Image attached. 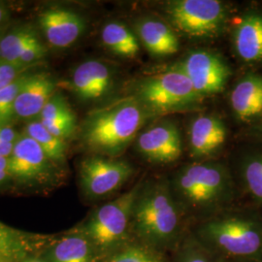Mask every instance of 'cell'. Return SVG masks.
Returning <instances> with one entry per match:
<instances>
[{"label":"cell","instance_id":"obj_1","mask_svg":"<svg viewBox=\"0 0 262 262\" xmlns=\"http://www.w3.org/2000/svg\"><path fill=\"white\" fill-rule=\"evenodd\" d=\"M168 180L184 216L201 221L231 208L239 191L232 171L215 159L187 163Z\"/></svg>","mask_w":262,"mask_h":262},{"label":"cell","instance_id":"obj_2","mask_svg":"<svg viewBox=\"0 0 262 262\" xmlns=\"http://www.w3.org/2000/svg\"><path fill=\"white\" fill-rule=\"evenodd\" d=\"M156 117L133 95L95 108L78 128L83 148L91 155L121 158L141 130Z\"/></svg>","mask_w":262,"mask_h":262},{"label":"cell","instance_id":"obj_3","mask_svg":"<svg viewBox=\"0 0 262 262\" xmlns=\"http://www.w3.org/2000/svg\"><path fill=\"white\" fill-rule=\"evenodd\" d=\"M183 219L168 178L142 181L131 217V234L136 241L161 253L176 250L184 237Z\"/></svg>","mask_w":262,"mask_h":262},{"label":"cell","instance_id":"obj_4","mask_svg":"<svg viewBox=\"0 0 262 262\" xmlns=\"http://www.w3.org/2000/svg\"><path fill=\"white\" fill-rule=\"evenodd\" d=\"M191 234L227 262L262 261V213L253 207L226 209L202 220Z\"/></svg>","mask_w":262,"mask_h":262},{"label":"cell","instance_id":"obj_5","mask_svg":"<svg viewBox=\"0 0 262 262\" xmlns=\"http://www.w3.org/2000/svg\"><path fill=\"white\" fill-rule=\"evenodd\" d=\"M156 117L197 110L204 97L197 93L189 79L172 67L158 75L141 78L132 94Z\"/></svg>","mask_w":262,"mask_h":262},{"label":"cell","instance_id":"obj_6","mask_svg":"<svg viewBox=\"0 0 262 262\" xmlns=\"http://www.w3.org/2000/svg\"><path fill=\"white\" fill-rule=\"evenodd\" d=\"M142 181L128 191L95 209L81 228L97 253H112L128 243L132 211Z\"/></svg>","mask_w":262,"mask_h":262},{"label":"cell","instance_id":"obj_7","mask_svg":"<svg viewBox=\"0 0 262 262\" xmlns=\"http://www.w3.org/2000/svg\"><path fill=\"white\" fill-rule=\"evenodd\" d=\"M165 20L177 33L192 39L221 36L229 20V12L217 0H172L162 6Z\"/></svg>","mask_w":262,"mask_h":262},{"label":"cell","instance_id":"obj_8","mask_svg":"<svg viewBox=\"0 0 262 262\" xmlns=\"http://www.w3.org/2000/svg\"><path fill=\"white\" fill-rule=\"evenodd\" d=\"M135 168L121 158L90 155L79 165L80 186L89 199L109 196L122 188L134 175Z\"/></svg>","mask_w":262,"mask_h":262},{"label":"cell","instance_id":"obj_9","mask_svg":"<svg viewBox=\"0 0 262 262\" xmlns=\"http://www.w3.org/2000/svg\"><path fill=\"white\" fill-rule=\"evenodd\" d=\"M174 67L187 76L204 98L222 93L232 75L230 66L223 56L205 49L188 52Z\"/></svg>","mask_w":262,"mask_h":262},{"label":"cell","instance_id":"obj_10","mask_svg":"<svg viewBox=\"0 0 262 262\" xmlns=\"http://www.w3.org/2000/svg\"><path fill=\"white\" fill-rule=\"evenodd\" d=\"M137 152L154 164H169L183 155L184 145L177 123L172 120H156L144 127L134 141Z\"/></svg>","mask_w":262,"mask_h":262},{"label":"cell","instance_id":"obj_11","mask_svg":"<svg viewBox=\"0 0 262 262\" xmlns=\"http://www.w3.org/2000/svg\"><path fill=\"white\" fill-rule=\"evenodd\" d=\"M116 82V71L111 64L90 59L76 67L66 88L84 102H96L112 93Z\"/></svg>","mask_w":262,"mask_h":262},{"label":"cell","instance_id":"obj_12","mask_svg":"<svg viewBox=\"0 0 262 262\" xmlns=\"http://www.w3.org/2000/svg\"><path fill=\"white\" fill-rule=\"evenodd\" d=\"M187 138L189 155L194 161L213 160L225 149L228 128L220 116L202 114L190 122Z\"/></svg>","mask_w":262,"mask_h":262},{"label":"cell","instance_id":"obj_13","mask_svg":"<svg viewBox=\"0 0 262 262\" xmlns=\"http://www.w3.org/2000/svg\"><path fill=\"white\" fill-rule=\"evenodd\" d=\"M11 178L21 183H40L54 174L56 165L37 143L24 134L16 142L8 159Z\"/></svg>","mask_w":262,"mask_h":262},{"label":"cell","instance_id":"obj_14","mask_svg":"<svg viewBox=\"0 0 262 262\" xmlns=\"http://www.w3.org/2000/svg\"><path fill=\"white\" fill-rule=\"evenodd\" d=\"M229 104L236 122L248 129L262 122V73L249 71L235 83Z\"/></svg>","mask_w":262,"mask_h":262},{"label":"cell","instance_id":"obj_15","mask_svg":"<svg viewBox=\"0 0 262 262\" xmlns=\"http://www.w3.org/2000/svg\"><path fill=\"white\" fill-rule=\"evenodd\" d=\"M38 21L49 44L57 49L74 45L86 28L85 19L81 14L61 7L44 10Z\"/></svg>","mask_w":262,"mask_h":262},{"label":"cell","instance_id":"obj_16","mask_svg":"<svg viewBox=\"0 0 262 262\" xmlns=\"http://www.w3.org/2000/svg\"><path fill=\"white\" fill-rule=\"evenodd\" d=\"M231 43L236 56L247 64H262V11L246 10L235 21Z\"/></svg>","mask_w":262,"mask_h":262},{"label":"cell","instance_id":"obj_17","mask_svg":"<svg viewBox=\"0 0 262 262\" xmlns=\"http://www.w3.org/2000/svg\"><path fill=\"white\" fill-rule=\"evenodd\" d=\"M134 32L151 56L163 57L179 52L178 33L165 19L152 15L141 16L134 23Z\"/></svg>","mask_w":262,"mask_h":262},{"label":"cell","instance_id":"obj_18","mask_svg":"<svg viewBox=\"0 0 262 262\" xmlns=\"http://www.w3.org/2000/svg\"><path fill=\"white\" fill-rule=\"evenodd\" d=\"M250 144L241 150L233 176L238 189L262 213V142L251 140Z\"/></svg>","mask_w":262,"mask_h":262},{"label":"cell","instance_id":"obj_19","mask_svg":"<svg viewBox=\"0 0 262 262\" xmlns=\"http://www.w3.org/2000/svg\"><path fill=\"white\" fill-rule=\"evenodd\" d=\"M57 84L47 73L29 74L15 101V116L19 119L38 118L56 93Z\"/></svg>","mask_w":262,"mask_h":262},{"label":"cell","instance_id":"obj_20","mask_svg":"<svg viewBox=\"0 0 262 262\" xmlns=\"http://www.w3.org/2000/svg\"><path fill=\"white\" fill-rule=\"evenodd\" d=\"M53 242V237L21 231L0 222V257L19 262Z\"/></svg>","mask_w":262,"mask_h":262},{"label":"cell","instance_id":"obj_21","mask_svg":"<svg viewBox=\"0 0 262 262\" xmlns=\"http://www.w3.org/2000/svg\"><path fill=\"white\" fill-rule=\"evenodd\" d=\"M97 252L82 229L56 240L50 250L51 262H95Z\"/></svg>","mask_w":262,"mask_h":262},{"label":"cell","instance_id":"obj_22","mask_svg":"<svg viewBox=\"0 0 262 262\" xmlns=\"http://www.w3.org/2000/svg\"><path fill=\"white\" fill-rule=\"evenodd\" d=\"M101 42L109 52L133 59L140 53V42L134 30L121 21H109L101 29Z\"/></svg>","mask_w":262,"mask_h":262},{"label":"cell","instance_id":"obj_23","mask_svg":"<svg viewBox=\"0 0 262 262\" xmlns=\"http://www.w3.org/2000/svg\"><path fill=\"white\" fill-rule=\"evenodd\" d=\"M25 134L35 141L49 159L56 164H61L66 161V141L53 135L37 119L28 122Z\"/></svg>","mask_w":262,"mask_h":262},{"label":"cell","instance_id":"obj_24","mask_svg":"<svg viewBox=\"0 0 262 262\" xmlns=\"http://www.w3.org/2000/svg\"><path fill=\"white\" fill-rule=\"evenodd\" d=\"M36 37L37 34L33 28L20 27L12 30L0 40V59L19 66L23 52Z\"/></svg>","mask_w":262,"mask_h":262},{"label":"cell","instance_id":"obj_25","mask_svg":"<svg viewBox=\"0 0 262 262\" xmlns=\"http://www.w3.org/2000/svg\"><path fill=\"white\" fill-rule=\"evenodd\" d=\"M164 253L138 241L128 242L111 253L105 262H166Z\"/></svg>","mask_w":262,"mask_h":262},{"label":"cell","instance_id":"obj_26","mask_svg":"<svg viewBox=\"0 0 262 262\" xmlns=\"http://www.w3.org/2000/svg\"><path fill=\"white\" fill-rule=\"evenodd\" d=\"M175 253V262H227L207 249L191 233L183 237Z\"/></svg>","mask_w":262,"mask_h":262},{"label":"cell","instance_id":"obj_27","mask_svg":"<svg viewBox=\"0 0 262 262\" xmlns=\"http://www.w3.org/2000/svg\"><path fill=\"white\" fill-rule=\"evenodd\" d=\"M37 120L42 123L77 124L75 113L71 109L66 97L57 92L45 105Z\"/></svg>","mask_w":262,"mask_h":262},{"label":"cell","instance_id":"obj_28","mask_svg":"<svg viewBox=\"0 0 262 262\" xmlns=\"http://www.w3.org/2000/svg\"><path fill=\"white\" fill-rule=\"evenodd\" d=\"M29 74L25 73L0 91V126L9 125L16 119L15 101Z\"/></svg>","mask_w":262,"mask_h":262},{"label":"cell","instance_id":"obj_29","mask_svg":"<svg viewBox=\"0 0 262 262\" xmlns=\"http://www.w3.org/2000/svg\"><path fill=\"white\" fill-rule=\"evenodd\" d=\"M46 53L47 49L44 46V44L38 39V37L34 38L23 52L21 56L19 57V66L25 68L32 66L36 63L38 60L43 58Z\"/></svg>","mask_w":262,"mask_h":262},{"label":"cell","instance_id":"obj_30","mask_svg":"<svg viewBox=\"0 0 262 262\" xmlns=\"http://www.w3.org/2000/svg\"><path fill=\"white\" fill-rule=\"evenodd\" d=\"M25 67L0 59V91L12 84L23 74Z\"/></svg>","mask_w":262,"mask_h":262},{"label":"cell","instance_id":"obj_31","mask_svg":"<svg viewBox=\"0 0 262 262\" xmlns=\"http://www.w3.org/2000/svg\"><path fill=\"white\" fill-rule=\"evenodd\" d=\"M20 135L15 129H13L10 125L0 126V140L6 143L16 144L19 140Z\"/></svg>","mask_w":262,"mask_h":262},{"label":"cell","instance_id":"obj_32","mask_svg":"<svg viewBox=\"0 0 262 262\" xmlns=\"http://www.w3.org/2000/svg\"><path fill=\"white\" fill-rule=\"evenodd\" d=\"M11 179L9 172V162L8 159L0 157V185L7 182Z\"/></svg>","mask_w":262,"mask_h":262},{"label":"cell","instance_id":"obj_33","mask_svg":"<svg viewBox=\"0 0 262 262\" xmlns=\"http://www.w3.org/2000/svg\"><path fill=\"white\" fill-rule=\"evenodd\" d=\"M246 136L250 138V140L261 141L262 142V122L246 129Z\"/></svg>","mask_w":262,"mask_h":262},{"label":"cell","instance_id":"obj_34","mask_svg":"<svg viewBox=\"0 0 262 262\" xmlns=\"http://www.w3.org/2000/svg\"><path fill=\"white\" fill-rule=\"evenodd\" d=\"M15 144H11V143H6L3 141L0 140V157H4L9 159L13 149H14Z\"/></svg>","mask_w":262,"mask_h":262},{"label":"cell","instance_id":"obj_35","mask_svg":"<svg viewBox=\"0 0 262 262\" xmlns=\"http://www.w3.org/2000/svg\"><path fill=\"white\" fill-rule=\"evenodd\" d=\"M6 18V10L4 8V6L0 3V25L5 20Z\"/></svg>","mask_w":262,"mask_h":262},{"label":"cell","instance_id":"obj_36","mask_svg":"<svg viewBox=\"0 0 262 262\" xmlns=\"http://www.w3.org/2000/svg\"><path fill=\"white\" fill-rule=\"evenodd\" d=\"M19 262H46L44 261L43 259H41V258H38V257H35V256H29L28 258H26V259H24V260H21V261Z\"/></svg>","mask_w":262,"mask_h":262},{"label":"cell","instance_id":"obj_37","mask_svg":"<svg viewBox=\"0 0 262 262\" xmlns=\"http://www.w3.org/2000/svg\"><path fill=\"white\" fill-rule=\"evenodd\" d=\"M0 262H16L9 258H5V257H0Z\"/></svg>","mask_w":262,"mask_h":262},{"label":"cell","instance_id":"obj_38","mask_svg":"<svg viewBox=\"0 0 262 262\" xmlns=\"http://www.w3.org/2000/svg\"><path fill=\"white\" fill-rule=\"evenodd\" d=\"M252 262H262V261H252Z\"/></svg>","mask_w":262,"mask_h":262}]
</instances>
